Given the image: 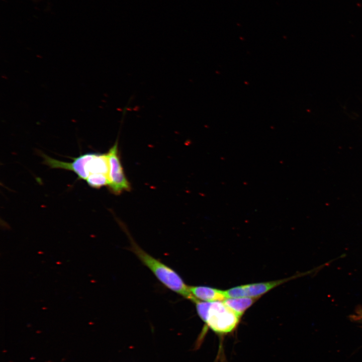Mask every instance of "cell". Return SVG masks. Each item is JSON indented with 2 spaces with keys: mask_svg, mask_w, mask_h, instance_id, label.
Returning <instances> with one entry per match:
<instances>
[{
  "mask_svg": "<svg viewBox=\"0 0 362 362\" xmlns=\"http://www.w3.org/2000/svg\"><path fill=\"white\" fill-rule=\"evenodd\" d=\"M197 313L209 328L218 335L232 332L237 327L241 317L223 301L205 302L198 300L195 303Z\"/></svg>",
  "mask_w": 362,
  "mask_h": 362,
  "instance_id": "obj_2",
  "label": "cell"
},
{
  "mask_svg": "<svg viewBox=\"0 0 362 362\" xmlns=\"http://www.w3.org/2000/svg\"><path fill=\"white\" fill-rule=\"evenodd\" d=\"M259 297H239L226 298L223 302L238 315L241 317Z\"/></svg>",
  "mask_w": 362,
  "mask_h": 362,
  "instance_id": "obj_6",
  "label": "cell"
},
{
  "mask_svg": "<svg viewBox=\"0 0 362 362\" xmlns=\"http://www.w3.org/2000/svg\"><path fill=\"white\" fill-rule=\"evenodd\" d=\"M107 153L109 163V189L116 195L125 191H129L130 185L125 175L120 161L118 140Z\"/></svg>",
  "mask_w": 362,
  "mask_h": 362,
  "instance_id": "obj_3",
  "label": "cell"
},
{
  "mask_svg": "<svg viewBox=\"0 0 362 362\" xmlns=\"http://www.w3.org/2000/svg\"><path fill=\"white\" fill-rule=\"evenodd\" d=\"M292 277L270 282L240 285L225 291L227 298L239 297H260L270 290L290 280Z\"/></svg>",
  "mask_w": 362,
  "mask_h": 362,
  "instance_id": "obj_4",
  "label": "cell"
},
{
  "mask_svg": "<svg viewBox=\"0 0 362 362\" xmlns=\"http://www.w3.org/2000/svg\"><path fill=\"white\" fill-rule=\"evenodd\" d=\"M190 292L197 300L205 302L223 301L226 299L225 291L207 286H189Z\"/></svg>",
  "mask_w": 362,
  "mask_h": 362,
  "instance_id": "obj_5",
  "label": "cell"
},
{
  "mask_svg": "<svg viewBox=\"0 0 362 362\" xmlns=\"http://www.w3.org/2000/svg\"><path fill=\"white\" fill-rule=\"evenodd\" d=\"M361 317L362 318V315L361 316Z\"/></svg>",
  "mask_w": 362,
  "mask_h": 362,
  "instance_id": "obj_7",
  "label": "cell"
},
{
  "mask_svg": "<svg viewBox=\"0 0 362 362\" xmlns=\"http://www.w3.org/2000/svg\"><path fill=\"white\" fill-rule=\"evenodd\" d=\"M130 250L166 287L194 303L198 300L190 292L180 276L172 268L157 259L141 248L129 236Z\"/></svg>",
  "mask_w": 362,
  "mask_h": 362,
  "instance_id": "obj_1",
  "label": "cell"
}]
</instances>
